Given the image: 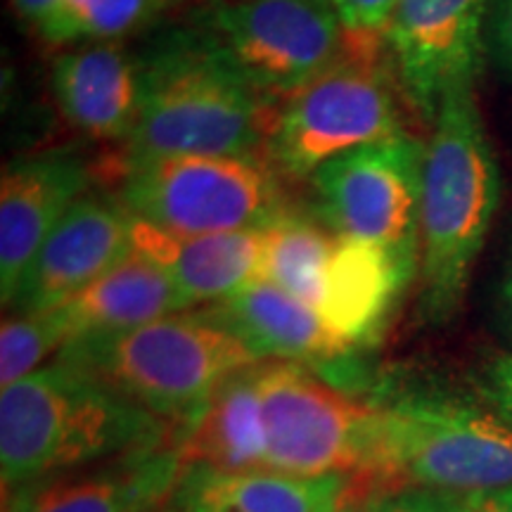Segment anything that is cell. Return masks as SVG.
<instances>
[{"label": "cell", "mask_w": 512, "mask_h": 512, "mask_svg": "<svg viewBox=\"0 0 512 512\" xmlns=\"http://www.w3.org/2000/svg\"><path fill=\"white\" fill-rule=\"evenodd\" d=\"M162 446H174L171 425L62 358L0 394L5 491Z\"/></svg>", "instance_id": "6da1fadb"}, {"label": "cell", "mask_w": 512, "mask_h": 512, "mask_svg": "<svg viewBox=\"0 0 512 512\" xmlns=\"http://www.w3.org/2000/svg\"><path fill=\"white\" fill-rule=\"evenodd\" d=\"M138 55L143 102L128 155L266 157L278 107L195 24L166 31Z\"/></svg>", "instance_id": "7a4b0ae2"}, {"label": "cell", "mask_w": 512, "mask_h": 512, "mask_svg": "<svg viewBox=\"0 0 512 512\" xmlns=\"http://www.w3.org/2000/svg\"><path fill=\"white\" fill-rule=\"evenodd\" d=\"M501 202V169L475 86L441 102L425 147L420 204V306L432 323L458 311Z\"/></svg>", "instance_id": "3957f363"}, {"label": "cell", "mask_w": 512, "mask_h": 512, "mask_svg": "<svg viewBox=\"0 0 512 512\" xmlns=\"http://www.w3.org/2000/svg\"><path fill=\"white\" fill-rule=\"evenodd\" d=\"M57 358L100 377L171 425L174 434L228 377L264 361L204 309L171 313L114 335L76 339Z\"/></svg>", "instance_id": "277c9868"}, {"label": "cell", "mask_w": 512, "mask_h": 512, "mask_svg": "<svg viewBox=\"0 0 512 512\" xmlns=\"http://www.w3.org/2000/svg\"><path fill=\"white\" fill-rule=\"evenodd\" d=\"M375 491L475 496L512 486V425L494 408L437 392L377 399Z\"/></svg>", "instance_id": "5b68a950"}, {"label": "cell", "mask_w": 512, "mask_h": 512, "mask_svg": "<svg viewBox=\"0 0 512 512\" xmlns=\"http://www.w3.org/2000/svg\"><path fill=\"white\" fill-rule=\"evenodd\" d=\"M119 200L183 235L268 228L287 211L280 174L254 155H128Z\"/></svg>", "instance_id": "8992f818"}, {"label": "cell", "mask_w": 512, "mask_h": 512, "mask_svg": "<svg viewBox=\"0 0 512 512\" xmlns=\"http://www.w3.org/2000/svg\"><path fill=\"white\" fill-rule=\"evenodd\" d=\"M266 467L294 477H347L375 491L377 401L356 399L313 368L290 361L259 366Z\"/></svg>", "instance_id": "52a82bcc"}, {"label": "cell", "mask_w": 512, "mask_h": 512, "mask_svg": "<svg viewBox=\"0 0 512 512\" xmlns=\"http://www.w3.org/2000/svg\"><path fill=\"white\" fill-rule=\"evenodd\" d=\"M389 60L342 57L280 100L266 159L283 178L309 181L323 164L406 133Z\"/></svg>", "instance_id": "ba28073f"}, {"label": "cell", "mask_w": 512, "mask_h": 512, "mask_svg": "<svg viewBox=\"0 0 512 512\" xmlns=\"http://www.w3.org/2000/svg\"><path fill=\"white\" fill-rule=\"evenodd\" d=\"M195 27L268 100L280 102L344 53L332 0H207Z\"/></svg>", "instance_id": "9c48e42d"}, {"label": "cell", "mask_w": 512, "mask_h": 512, "mask_svg": "<svg viewBox=\"0 0 512 512\" xmlns=\"http://www.w3.org/2000/svg\"><path fill=\"white\" fill-rule=\"evenodd\" d=\"M422 171L425 147L406 131L330 159L309 181L337 238L380 245L418 268Z\"/></svg>", "instance_id": "30bf717a"}, {"label": "cell", "mask_w": 512, "mask_h": 512, "mask_svg": "<svg viewBox=\"0 0 512 512\" xmlns=\"http://www.w3.org/2000/svg\"><path fill=\"white\" fill-rule=\"evenodd\" d=\"M491 0H399L387 34L389 67L401 98L432 126L441 102L475 86L484 60Z\"/></svg>", "instance_id": "8fae6325"}, {"label": "cell", "mask_w": 512, "mask_h": 512, "mask_svg": "<svg viewBox=\"0 0 512 512\" xmlns=\"http://www.w3.org/2000/svg\"><path fill=\"white\" fill-rule=\"evenodd\" d=\"M136 216L121 200L83 195L38 249L12 299V313L60 306L133 254Z\"/></svg>", "instance_id": "7c38bea8"}, {"label": "cell", "mask_w": 512, "mask_h": 512, "mask_svg": "<svg viewBox=\"0 0 512 512\" xmlns=\"http://www.w3.org/2000/svg\"><path fill=\"white\" fill-rule=\"evenodd\" d=\"M91 185L79 152L48 150L12 159L0 178V294L10 309L24 273L48 235Z\"/></svg>", "instance_id": "4fadbf2b"}, {"label": "cell", "mask_w": 512, "mask_h": 512, "mask_svg": "<svg viewBox=\"0 0 512 512\" xmlns=\"http://www.w3.org/2000/svg\"><path fill=\"white\" fill-rule=\"evenodd\" d=\"M183 465L174 446L57 472L5 491V512H159Z\"/></svg>", "instance_id": "5bb4252c"}, {"label": "cell", "mask_w": 512, "mask_h": 512, "mask_svg": "<svg viewBox=\"0 0 512 512\" xmlns=\"http://www.w3.org/2000/svg\"><path fill=\"white\" fill-rule=\"evenodd\" d=\"M266 233L183 235L133 221V252L162 268L188 309L219 304L264 275Z\"/></svg>", "instance_id": "9a60e30c"}, {"label": "cell", "mask_w": 512, "mask_h": 512, "mask_svg": "<svg viewBox=\"0 0 512 512\" xmlns=\"http://www.w3.org/2000/svg\"><path fill=\"white\" fill-rule=\"evenodd\" d=\"M62 117L95 140H131L143 102V64L119 43L74 46L53 62Z\"/></svg>", "instance_id": "2e32d148"}, {"label": "cell", "mask_w": 512, "mask_h": 512, "mask_svg": "<svg viewBox=\"0 0 512 512\" xmlns=\"http://www.w3.org/2000/svg\"><path fill=\"white\" fill-rule=\"evenodd\" d=\"M211 318L238 335L264 361H290L309 368H332L356 354L325 320L283 287L256 280L219 304L204 306Z\"/></svg>", "instance_id": "e0dca14e"}, {"label": "cell", "mask_w": 512, "mask_h": 512, "mask_svg": "<svg viewBox=\"0 0 512 512\" xmlns=\"http://www.w3.org/2000/svg\"><path fill=\"white\" fill-rule=\"evenodd\" d=\"M418 268L380 245L339 238L323 280L318 316L356 349L382 335Z\"/></svg>", "instance_id": "ac0fdd59"}, {"label": "cell", "mask_w": 512, "mask_h": 512, "mask_svg": "<svg viewBox=\"0 0 512 512\" xmlns=\"http://www.w3.org/2000/svg\"><path fill=\"white\" fill-rule=\"evenodd\" d=\"M361 496L347 477H294L273 470H183L176 512H339Z\"/></svg>", "instance_id": "d6986e66"}, {"label": "cell", "mask_w": 512, "mask_h": 512, "mask_svg": "<svg viewBox=\"0 0 512 512\" xmlns=\"http://www.w3.org/2000/svg\"><path fill=\"white\" fill-rule=\"evenodd\" d=\"M261 363L228 377L202 411L174 434L183 470H268Z\"/></svg>", "instance_id": "ffe728a7"}, {"label": "cell", "mask_w": 512, "mask_h": 512, "mask_svg": "<svg viewBox=\"0 0 512 512\" xmlns=\"http://www.w3.org/2000/svg\"><path fill=\"white\" fill-rule=\"evenodd\" d=\"M53 309L60 311L72 342L114 335L171 313L190 311L169 275L136 252Z\"/></svg>", "instance_id": "44dd1931"}, {"label": "cell", "mask_w": 512, "mask_h": 512, "mask_svg": "<svg viewBox=\"0 0 512 512\" xmlns=\"http://www.w3.org/2000/svg\"><path fill=\"white\" fill-rule=\"evenodd\" d=\"M264 275L261 280L283 287L318 313L323 280L339 238L323 221L287 209L264 228Z\"/></svg>", "instance_id": "7402d4cb"}, {"label": "cell", "mask_w": 512, "mask_h": 512, "mask_svg": "<svg viewBox=\"0 0 512 512\" xmlns=\"http://www.w3.org/2000/svg\"><path fill=\"white\" fill-rule=\"evenodd\" d=\"M171 5V0H57L38 36L50 46L117 43L155 22Z\"/></svg>", "instance_id": "603a6c76"}, {"label": "cell", "mask_w": 512, "mask_h": 512, "mask_svg": "<svg viewBox=\"0 0 512 512\" xmlns=\"http://www.w3.org/2000/svg\"><path fill=\"white\" fill-rule=\"evenodd\" d=\"M72 342L67 325L57 309L12 313L0 330V384L10 387L43 368L50 354Z\"/></svg>", "instance_id": "cb8c5ba5"}, {"label": "cell", "mask_w": 512, "mask_h": 512, "mask_svg": "<svg viewBox=\"0 0 512 512\" xmlns=\"http://www.w3.org/2000/svg\"><path fill=\"white\" fill-rule=\"evenodd\" d=\"M344 53L366 60H389L387 34L399 0H332Z\"/></svg>", "instance_id": "d4e9b609"}, {"label": "cell", "mask_w": 512, "mask_h": 512, "mask_svg": "<svg viewBox=\"0 0 512 512\" xmlns=\"http://www.w3.org/2000/svg\"><path fill=\"white\" fill-rule=\"evenodd\" d=\"M373 512H460V496L425 489H396L375 498Z\"/></svg>", "instance_id": "484cf974"}, {"label": "cell", "mask_w": 512, "mask_h": 512, "mask_svg": "<svg viewBox=\"0 0 512 512\" xmlns=\"http://www.w3.org/2000/svg\"><path fill=\"white\" fill-rule=\"evenodd\" d=\"M484 394L491 408L512 425V354L489 363L484 373Z\"/></svg>", "instance_id": "4316f807"}, {"label": "cell", "mask_w": 512, "mask_h": 512, "mask_svg": "<svg viewBox=\"0 0 512 512\" xmlns=\"http://www.w3.org/2000/svg\"><path fill=\"white\" fill-rule=\"evenodd\" d=\"M489 12L496 50L512 72V0H491Z\"/></svg>", "instance_id": "83f0119b"}, {"label": "cell", "mask_w": 512, "mask_h": 512, "mask_svg": "<svg viewBox=\"0 0 512 512\" xmlns=\"http://www.w3.org/2000/svg\"><path fill=\"white\" fill-rule=\"evenodd\" d=\"M460 512H512V486L460 498Z\"/></svg>", "instance_id": "f1b7e54d"}, {"label": "cell", "mask_w": 512, "mask_h": 512, "mask_svg": "<svg viewBox=\"0 0 512 512\" xmlns=\"http://www.w3.org/2000/svg\"><path fill=\"white\" fill-rule=\"evenodd\" d=\"M15 15L22 19L27 27H31L38 34V29L48 22L57 8V0H10Z\"/></svg>", "instance_id": "f546056e"}, {"label": "cell", "mask_w": 512, "mask_h": 512, "mask_svg": "<svg viewBox=\"0 0 512 512\" xmlns=\"http://www.w3.org/2000/svg\"><path fill=\"white\" fill-rule=\"evenodd\" d=\"M498 316H501L503 330L512 342V254L503 268L501 287H498Z\"/></svg>", "instance_id": "4dcf8cb0"}, {"label": "cell", "mask_w": 512, "mask_h": 512, "mask_svg": "<svg viewBox=\"0 0 512 512\" xmlns=\"http://www.w3.org/2000/svg\"><path fill=\"white\" fill-rule=\"evenodd\" d=\"M373 503H375V501H373ZM373 503H370V505H363V508H358L356 503H349L347 508H342L339 512H373Z\"/></svg>", "instance_id": "1f68e13d"}, {"label": "cell", "mask_w": 512, "mask_h": 512, "mask_svg": "<svg viewBox=\"0 0 512 512\" xmlns=\"http://www.w3.org/2000/svg\"><path fill=\"white\" fill-rule=\"evenodd\" d=\"M171 3H174V5H176V3H181V0H171Z\"/></svg>", "instance_id": "d6a6232c"}, {"label": "cell", "mask_w": 512, "mask_h": 512, "mask_svg": "<svg viewBox=\"0 0 512 512\" xmlns=\"http://www.w3.org/2000/svg\"><path fill=\"white\" fill-rule=\"evenodd\" d=\"M159 512H162V510H159Z\"/></svg>", "instance_id": "836d02e7"}]
</instances>
